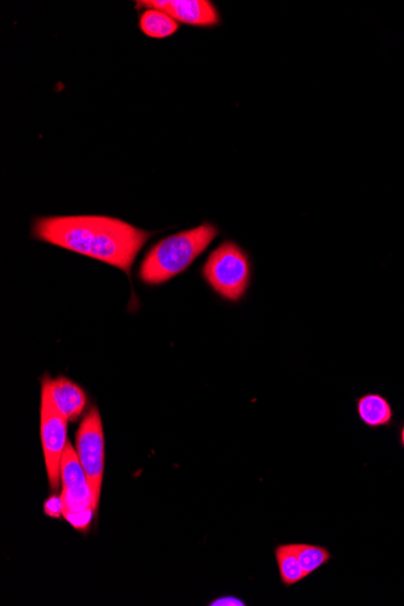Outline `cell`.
I'll return each mask as SVG.
<instances>
[{
  "instance_id": "obj_5",
  "label": "cell",
  "mask_w": 404,
  "mask_h": 606,
  "mask_svg": "<svg viewBox=\"0 0 404 606\" xmlns=\"http://www.w3.org/2000/svg\"><path fill=\"white\" fill-rule=\"evenodd\" d=\"M42 408H40V435L44 450L46 469H48L51 488L59 487L61 479V463L63 454L68 446V420L57 411L51 402L48 392L42 390Z\"/></svg>"
},
{
  "instance_id": "obj_9",
  "label": "cell",
  "mask_w": 404,
  "mask_h": 606,
  "mask_svg": "<svg viewBox=\"0 0 404 606\" xmlns=\"http://www.w3.org/2000/svg\"><path fill=\"white\" fill-rule=\"evenodd\" d=\"M356 414L361 423L371 430L388 429L394 424L392 404L378 392H368L356 398Z\"/></svg>"
},
{
  "instance_id": "obj_13",
  "label": "cell",
  "mask_w": 404,
  "mask_h": 606,
  "mask_svg": "<svg viewBox=\"0 0 404 606\" xmlns=\"http://www.w3.org/2000/svg\"><path fill=\"white\" fill-rule=\"evenodd\" d=\"M44 511L49 517L59 518L65 512V502L62 496H53L45 502Z\"/></svg>"
},
{
  "instance_id": "obj_15",
  "label": "cell",
  "mask_w": 404,
  "mask_h": 606,
  "mask_svg": "<svg viewBox=\"0 0 404 606\" xmlns=\"http://www.w3.org/2000/svg\"><path fill=\"white\" fill-rule=\"evenodd\" d=\"M398 438H400L401 447L404 449V423L400 427V432H398Z\"/></svg>"
},
{
  "instance_id": "obj_7",
  "label": "cell",
  "mask_w": 404,
  "mask_h": 606,
  "mask_svg": "<svg viewBox=\"0 0 404 606\" xmlns=\"http://www.w3.org/2000/svg\"><path fill=\"white\" fill-rule=\"evenodd\" d=\"M136 7L165 11L173 20L188 26L213 27L221 22L215 4L209 0H144L136 2Z\"/></svg>"
},
{
  "instance_id": "obj_10",
  "label": "cell",
  "mask_w": 404,
  "mask_h": 606,
  "mask_svg": "<svg viewBox=\"0 0 404 606\" xmlns=\"http://www.w3.org/2000/svg\"><path fill=\"white\" fill-rule=\"evenodd\" d=\"M275 558L279 568L280 580L286 588L298 585L305 576L300 567L297 544H284L275 547Z\"/></svg>"
},
{
  "instance_id": "obj_8",
  "label": "cell",
  "mask_w": 404,
  "mask_h": 606,
  "mask_svg": "<svg viewBox=\"0 0 404 606\" xmlns=\"http://www.w3.org/2000/svg\"><path fill=\"white\" fill-rule=\"evenodd\" d=\"M43 389L48 392L51 402L68 421L77 420L86 406L84 391L66 378L46 379Z\"/></svg>"
},
{
  "instance_id": "obj_12",
  "label": "cell",
  "mask_w": 404,
  "mask_h": 606,
  "mask_svg": "<svg viewBox=\"0 0 404 606\" xmlns=\"http://www.w3.org/2000/svg\"><path fill=\"white\" fill-rule=\"evenodd\" d=\"M298 558L305 576H310L330 563L332 553L328 548L313 544H297Z\"/></svg>"
},
{
  "instance_id": "obj_3",
  "label": "cell",
  "mask_w": 404,
  "mask_h": 606,
  "mask_svg": "<svg viewBox=\"0 0 404 606\" xmlns=\"http://www.w3.org/2000/svg\"><path fill=\"white\" fill-rule=\"evenodd\" d=\"M202 277L219 297L238 303L251 285L250 258L236 242L225 240L206 259Z\"/></svg>"
},
{
  "instance_id": "obj_2",
  "label": "cell",
  "mask_w": 404,
  "mask_h": 606,
  "mask_svg": "<svg viewBox=\"0 0 404 606\" xmlns=\"http://www.w3.org/2000/svg\"><path fill=\"white\" fill-rule=\"evenodd\" d=\"M219 235L215 224L202 223L193 229L167 236L143 259L140 277L148 285H161L181 275Z\"/></svg>"
},
{
  "instance_id": "obj_11",
  "label": "cell",
  "mask_w": 404,
  "mask_h": 606,
  "mask_svg": "<svg viewBox=\"0 0 404 606\" xmlns=\"http://www.w3.org/2000/svg\"><path fill=\"white\" fill-rule=\"evenodd\" d=\"M140 28L150 38L163 39L173 36L180 28V23L165 11L146 8L140 16Z\"/></svg>"
},
{
  "instance_id": "obj_1",
  "label": "cell",
  "mask_w": 404,
  "mask_h": 606,
  "mask_svg": "<svg viewBox=\"0 0 404 606\" xmlns=\"http://www.w3.org/2000/svg\"><path fill=\"white\" fill-rule=\"evenodd\" d=\"M33 235L130 274L132 264L152 233L112 217L61 216L37 219Z\"/></svg>"
},
{
  "instance_id": "obj_14",
  "label": "cell",
  "mask_w": 404,
  "mask_h": 606,
  "mask_svg": "<svg viewBox=\"0 0 404 606\" xmlns=\"http://www.w3.org/2000/svg\"><path fill=\"white\" fill-rule=\"evenodd\" d=\"M212 605H244L241 600L235 598H228L227 600L218 599L216 602H213Z\"/></svg>"
},
{
  "instance_id": "obj_6",
  "label": "cell",
  "mask_w": 404,
  "mask_h": 606,
  "mask_svg": "<svg viewBox=\"0 0 404 606\" xmlns=\"http://www.w3.org/2000/svg\"><path fill=\"white\" fill-rule=\"evenodd\" d=\"M61 479L63 484L62 499L65 502V512L94 511V496H92L88 477L80 464L78 454L71 444H68L61 463Z\"/></svg>"
},
{
  "instance_id": "obj_4",
  "label": "cell",
  "mask_w": 404,
  "mask_h": 606,
  "mask_svg": "<svg viewBox=\"0 0 404 606\" xmlns=\"http://www.w3.org/2000/svg\"><path fill=\"white\" fill-rule=\"evenodd\" d=\"M77 454L88 477L95 512L100 502L103 471H105V436L101 415L97 408H92L86 415L77 434Z\"/></svg>"
}]
</instances>
